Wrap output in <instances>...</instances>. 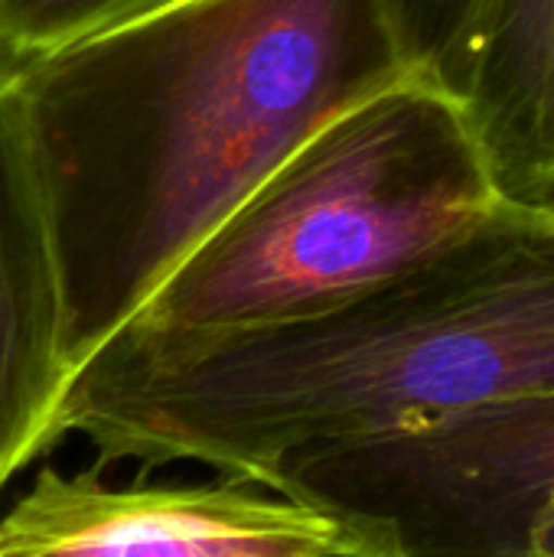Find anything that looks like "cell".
I'll list each match as a JSON object with an SVG mask.
<instances>
[{"label":"cell","instance_id":"obj_1","mask_svg":"<svg viewBox=\"0 0 554 557\" xmlns=\"http://www.w3.org/2000/svg\"><path fill=\"white\" fill-rule=\"evenodd\" d=\"M405 78L382 0H167L7 72L72 379L297 147Z\"/></svg>","mask_w":554,"mask_h":557},{"label":"cell","instance_id":"obj_2","mask_svg":"<svg viewBox=\"0 0 554 557\" xmlns=\"http://www.w3.org/2000/svg\"><path fill=\"white\" fill-rule=\"evenodd\" d=\"M554 392V219L500 202L454 245L346 304L212 330L124 333L69 385L56 441L95 470L271 483L307 447Z\"/></svg>","mask_w":554,"mask_h":557},{"label":"cell","instance_id":"obj_3","mask_svg":"<svg viewBox=\"0 0 554 557\" xmlns=\"http://www.w3.org/2000/svg\"><path fill=\"white\" fill-rule=\"evenodd\" d=\"M500 202L464 108L405 78L297 147L124 333H212L330 310L424 264Z\"/></svg>","mask_w":554,"mask_h":557},{"label":"cell","instance_id":"obj_4","mask_svg":"<svg viewBox=\"0 0 554 557\" xmlns=\"http://www.w3.org/2000/svg\"><path fill=\"white\" fill-rule=\"evenodd\" d=\"M268 490L359 557H554V392L307 447Z\"/></svg>","mask_w":554,"mask_h":557},{"label":"cell","instance_id":"obj_5","mask_svg":"<svg viewBox=\"0 0 554 557\" xmlns=\"http://www.w3.org/2000/svg\"><path fill=\"white\" fill-rule=\"evenodd\" d=\"M356 555L323 512L238 480L127 483L42 467L0 516V557Z\"/></svg>","mask_w":554,"mask_h":557},{"label":"cell","instance_id":"obj_6","mask_svg":"<svg viewBox=\"0 0 554 557\" xmlns=\"http://www.w3.org/2000/svg\"><path fill=\"white\" fill-rule=\"evenodd\" d=\"M72 385L62 297L29 147L0 72V493L49 454Z\"/></svg>","mask_w":554,"mask_h":557},{"label":"cell","instance_id":"obj_7","mask_svg":"<svg viewBox=\"0 0 554 557\" xmlns=\"http://www.w3.org/2000/svg\"><path fill=\"white\" fill-rule=\"evenodd\" d=\"M460 108L500 199L554 219V0H490Z\"/></svg>","mask_w":554,"mask_h":557},{"label":"cell","instance_id":"obj_8","mask_svg":"<svg viewBox=\"0 0 554 557\" xmlns=\"http://www.w3.org/2000/svg\"><path fill=\"white\" fill-rule=\"evenodd\" d=\"M490 0H382L411 78L464 98Z\"/></svg>","mask_w":554,"mask_h":557},{"label":"cell","instance_id":"obj_9","mask_svg":"<svg viewBox=\"0 0 554 557\" xmlns=\"http://www.w3.org/2000/svg\"><path fill=\"white\" fill-rule=\"evenodd\" d=\"M167 0H0V72L131 20Z\"/></svg>","mask_w":554,"mask_h":557},{"label":"cell","instance_id":"obj_10","mask_svg":"<svg viewBox=\"0 0 554 557\" xmlns=\"http://www.w3.org/2000/svg\"><path fill=\"white\" fill-rule=\"evenodd\" d=\"M330 557H359V555H330Z\"/></svg>","mask_w":554,"mask_h":557}]
</instances>
